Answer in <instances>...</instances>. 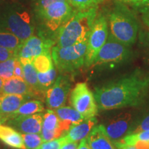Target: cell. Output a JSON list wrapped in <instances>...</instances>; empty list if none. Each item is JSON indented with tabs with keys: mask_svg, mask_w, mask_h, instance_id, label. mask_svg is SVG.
<instances>
[{
	"mask_svg": "<svg viewBox=\"0 0 149 149\" xmlns=\"http://www.w3.org/2000/svg\"><path fill=\"white\" fill-rule=\"evenodd\" d=\"M149 90V74L135 70L95 88L98 109H118L140 105Z\"/></svg>",
	"mask_w": 149,
	"mask_h": 149,
	"instance_id": "cell-1",
	"label": "cell"
},
{
	"mask_svg": "<svg viewBox=\"0 0 149 149\" xmlns=\"http://www.w3.org/2000/svg\"><path fill=\"white\" fill-rule=\"evenodd\" d=\"M97 15V7L76 10L56 32L57 46L64 47L88 42Z\"/></svg>",
	"mask_w": 149,
	"mask_h": 149,
	"instance_id": "cell-2",
	"label": "cell"
},
{
	"mask_svg": "<svg viewBox=\"0 0 149 149\" xmlns=\"http://www.w3.org/2000/svg\"><path fill=\"white\" fill-rule=\"evenodd\" d=\"M110 35L115 40L130 46L135 42L138 24L135 16L127 7L119 3L107 17Z\"/></svg>",
	"mask_w": 149,
	"mask_h": 149,
	"instance_id": "cell-3",
	"label": "cell"
},
{
	"mask_svg": "<svg viewBox=\"0 0 149 149\" xmlns=\"http://www.w3.org/2000/svg\"><path fill=\"white\" fill-rule=\"evenodd\" d=\"M76 10L66 0H35V15L53 32H57Z\"/></svg>",
	"mask_w": 149,
	"mask_h": 149,
	"instance_id": "cell-4",
	"label": "cell"
},
{
	"mask_svg": "<svg viewBox=\"0 0 149 149\" xmlns=\"http://www.w3.org/2000/svg\"><path fill=\"white\" fill-rule=\"evenodd\" d=\"M87 42L64 47L55 46L52 48V59L59 72H72L85 64Z\"/></svg>",
	"mask_w": 149,
	"mask_h": 149,
	"instance_id": "cell-5",
	"label": "cell"
},
{
	"mask_svg": "<svg viewBox=\"0 0 149 149\" xmlns=\"http://www.w3.org/2000/svg\"><path fill=\"white\" fill-rule=\"evenodd\" d=\"M3 29L12 33L24 42L33 36L35 26L31 16L26 9L13 7L6 13L1 21Z\"/></svg>",
	"mask_w": 149,
	"mask_h": 149,
	"instance_id": "cell-6",
	"label": "cell"
},
{
	"mask_svg": "<svg viewBox=\"0 0 149 149\" xmlns=\"http://www.w3.org/2000/svg\"><path fill=\"white\" fill-rule=\"evenodd\" d=\"M70 102L85 119L95 117L97 114L98 107L94 95L84 82L75 85L70 93Z\"/></svg>",
	"mask_w": 149,
	"mask_h": 149,
	"instance_id": "cell-7",
	"label": "cell"
},
{
	"mask_svg": "<svg viewBox=\"0 0 149 149\" xmlns=\"http://www.w3.org/2000/svg\"><path fill=\"white\" fill-rule=\"evenodd\" d=\"M129 46L115 40L111 35L102 46L90 67H96L122 62L130 56Z\"/></svg>",
	"mask_w": 149,
	"mask_h": 149,
	"instance_id": "cell-8",
	"label": "cell"
},
{
	"mask_svg": "<svg viewBox=\"0 0 149 149\" xmlns=\"http://www.w3.org/2000/svg\"><path fill=\"white\" fill-rule=\"evenodd\" d=\"M108 37L109 26L107 19L101 15L96 17L89 35L85 58L86 66H91L98 52L107 42Z\"/></svg>",
	"mask_w": 149,
	"mask_h": 149,
	"instance_id": "cell-9",
	"label": "cell"
},
{
	"mask_svg": "<svg viewBox=\"0 0 149 149\" xmlns=\"http://www.w3.org/2000/svg\"><path fill=\"white\" fill-rule=\"evenodd\" d=\"M54 44L55 42L53 40L46 38L41 35L40 36L33 35L23 42L17 52V57L19 59L33 61L37 56L50 53Z\"/></svg>",
	"mask_w": 149,
	"mask_h": 149,
	"instance_id": "cell-10",
	"label": "cell"
},
{
	"mask_svg": "<svg viewBox=\"0 0 149 149\" xmlns=\"http://www.w3.org/2000/svg\"><path fill=\"white\" fill-rule=\"evenodd\" d=\"M71 83L69 77L61 74L46 93V106L50 109H57L64 107L70 92Z\"/></svg>",
	"mask_w": 149,
	"mask_h": 149,
	"instance_id": "cell-11",
	"label": "cell"
},
{
	"mask_svg": "<svg viewBox=\"0 0 149 149\" xmlns=\"http://www.w3.org/2000/svg\"><path fill=\"white\" fill-rule=\"evenodd\" d=\"M104 126L113 143L120 141L129 133L133 126V115L130 113H120L110 119Z\"/></svg>",
	"mask_w": 149,
	"mask_h": 149,
	"instance_id": "cell-12",
	"label": "cell"
},
{
	"mask_svg": "<svg viewBox=\"0 0 149 149\" xmlns=\"http://www.w3.org/2000/svg\"><path fill=\"white\" fill-rule=\"evenodd\" d=\"M43 115H44L42 113L20 115L12 117L6 122L10 126V127L14 128L19 133L39 134L42 130Z\"/></svg>",
	"mask_w": 149,
	"mask_h": 149,
	"instance_id": "cell-13",
	"label": "cell"
},
{
	"mask_svg": "<svg viewBox=\"0 0 149 149\" xmlns=\"http://www.w3.org/2000/svg\"><path fill=\"white\" fill-rule=\"evenodd\" d=\"M29 97L19 95L0 93V120L5 123L8 120L22 104Z\"/></svg>",
	"mask_w": 149,
	"mask_h": 149,
	"instance_id": "cell-14",
	"label": "cell"
},
{
	"mask_svg": "<svg viewBox=\"0 0 149 149\" xmlns=\"http://www.w3.org/2000/svg\"><path fill=\"white\" fill-rule=\"evenodd\" d=\"M59 120V128L64 135L74 124L81 122L86 119L74 108L62 107L55 110Z\"/></svg>",
	"mask_w": 149,
	"mask_h": 149,
	"instance_id": "cell-15",
	"label": "cell"
},
{
	"mask_svg": "<svg viewBox=\"0 0 149 149\" xmlns=\"http://www.w3.org/2000/svg\"><path fill=\"white\" fill-rule=\"evenodd\" d=\"M1 93L19 95L37 98L34 91L26 82L23 78L15 77V76L10 77V79L3 80Z\"/></svg>",
	"mask_w": 149,
	"mask_h": 149,
	"instance_id": "cell-16",
	"label": "cell"
},
{
	"mask_svg": "<svg viewBox=\"0 0 149 149\" xmlns=\"http://www.w3.org/2000/svg\"><path fill=\"white\" fill-rule=\"evenodd\" d=\"M91 149H116L106 133L103 124L95 126L86 137Z\"/></svg>",
	"mask_w": 149,
	"mask_h": 149,
	"instance_id": "cell-17",
	"label": "cell"
},
{
	"mask_svg": "<svg viewBox=\"0 0 149 149\" xmlns=\"http://www.w3.org/2000/svg\"><path fill=\"white\" fill-rule=\"evenodd\" d=\"M97 120L95 117L86 119L77 124L72 125L65 134L67 141H79L86 138L95 126Z\"/></svg>",
	"mask_w": 149,
	"mask_h": 149,
	"instance_id": "cell-18",
	"label": "cell"
},
{
	"mask_svg": "<svg viewBox=\"0 0 149 149\" xmlns=\"http://www.w3.org/2000/svg\"><path fill=\"white\" fill-rule=\"evenodd\" d=\"M19 61L23 67L24 79L34 91L37 99L42 100L45 98L46 95L40 90L38 77H37V71L35 69L33 61L25 60V59H19Z\"/></svg>",
	"mask_w": 149,
	"mask_h": 149,
	"instance_id": "cell-19",
	"label": "cell"
},
{
	"mask_svg": "<svg viewBox=\"0 0 149 149\" xmlns=\"http://www.w3.org/2000/svg\"><path fill=\"white\" fill-rule=\"evenodd\" d=\"M0 140L16 149H26L22 135L10 126L0 125Z\"/></svg>",
	"mask_w": 149,
	"mask_h": 149,
	"instance_id": "cell-20",
	"label": "cell"
},
{
	"mask_svg": "<svg viewBox=\"0 0 149 149\" xmlns=\"http://www.w3.org/2000/svg\"><path fill=\"white\" fill-rule=\"evenodd\" d=\"M42 128L48 131L53 132L57 134L58 137L64 135L63 132L59 128V120L55 111L52 109L47 110L43 115Z\"/></svg>",
	"mask_w": 149,
	"mask_h": 149,
	"instance_id": "cell-21",
	"label": "cell"
},
{
	"mask_svg": "<svg viewBox=\"0 0 149 149\" xmlns=\"http://www.w3.org/2000/svg\"><path fill=\"white\" fill-rule=\"evenodd\" d=\"M44 110V105L40 100H31V101L25 102L15 112H14L10 118L20 115H33L35 113H41Z\"/></svg>",
	"mask_w": 149,
	"mask_h": 149,
	"instance_id": "cell-22",
	"label": "cell"
},
{
	"mask_svg": "<svg viewBox=\"0 0 149 149\" xmlns=\"http://www.w3.org/2000/svg\"><path fill=\"white\" fill-rule=\"evenodd\" d=\"M23 44L17 37L6 30L0 29V46L13 50L17 53Z\"/></svg>",
	"mask_w": 149,
	"mask_h": 149,
	"instance_id": "cell-23",
	"label": "cell"
},
{
	"mask_svg": "<svg viewBox=\"0 0 149 149\" xmlns=\"http://www.w3.org/2000/svg\"><path fill=\"white\" fill-rule=\"evenodd\" d=\"M56 75H57V72L54 66L47 72H37V77H38L40 90L45 95L48 89L55 82Z\"/></svg>",
	"mask_w": 149,
	"mask_h": 149,
	"instance_id": "cell-24",
	"label": "cell"
},
{
	"mask_svg": "<svg viewBox=\"0 0 149 149\" xmlns=\"http://www.w3.org/2000/svg\"><path fill=\"white\" fill-rule=\"evenodd\" d=\"M53 61L51 53H46L35 57L33 63L37 72H45L54 66Z\"/></svg>",
	"mask_w": 149,
	"mask_h": 149,
	"instance_id": "cell-25",
	"label": "cell"
},
{
	"mask_svg": "<svg viewBox=\"0 0 149 149\" xmlns=\"http://www.w3.org/2000/svg\"><path fill=\"white\" fill-rule=\"evenodd\" d=\"M22 137L26 149H37L43 143L42 137L39 134L22 133Z\"/></svg>",
	"mask_w": 149,
	"mask_h": 149,
	"instance_id": "cell-26",
	"label": "cell"
},
{
	"mask_svg": "<svg viewBox=\"0 0 149 149\" xmlns=\"http://www.w3.org/2000/svg\"><path fill=\"white\" fill-rule=\"evenodd\" d=\"M17 57L0 62V77L3 80L13 77V72Z\"/></svg>",
	"mask_w": 149,
	"mask_h": 149,
	"instance_id": "cell-27",
	"label": "cell"
},
{
	"mask_svg": "<svg viewBox=\"0 0 149 149\" xmlns=\"http://www.w3.org/2000/svg\"><path fill=\"white\" fill-rule=\"evenodd\" d=\"M121 141L126 144L135 146L139 141H149V130L126 135Z\"/></svg>",
	"mask_w": 149,
	"mask_h": 149,
	"instance_id": "cell-28",
	"label": "cell"
},
{
	"mask_svg": "<svg viewBox=\"0 0 149 149\" xmlns=\"http://www.w3.org/2000/svg\"><path fill=\"white\" fill-rule=\"evenodd\" d=\"M70 6L77 10H86V9L97 7V6L104 0H66Z\"/></svg>",
	"mask_w": 149,
	"mask_h": 149,
	"instance_id": "cell-29",
	"label": "cell"
},
{
	"mask_svg": "<svg viewBox=\"0 0 149 149\" xmlns=\"http://www.w3.org/2000/svg\"><path fill=\"white\" fill-rule=\"evenodd\" d=\"M66 142H67L66 136L63 135L57 139L43 142L37 149H60L62 145Z\"/></svg>",
	"mask_w": 149,
	"mask_h": 149,
	"instance_id": "cell-30",
	"label": "cell"
},
{
	"mask_svg": "<svg viewBox=\"0 0 149 149\" xmlns=\"http://www.w3.org/2000/svg\"><path fill=\"white\" fill-rule=\"evenodd\" d=\"M146 130H149V114L143 117V119H141V120L138 124L132 126L128 135L142 131H146Z\"/></svg>",
	"mask_w": 149,
	"mask_h": 149,
	"instance_id": "cell-31",
	"label": "cell"
},
{
	"mask_svg": "<svg viewBox=\"0 0 149 149\" xmlns=\"http://www.w3.org/2000/svg\"><path fill=\"white\" fill-rule=\"evenodd\" d=\"M17 53L16 51L0 46V62L6 61L11 58H14L17 57Z\"/></svg>",
	"mask_w": 149,
	"mask_h": 149,
	"instance_id": "cell-32",
	"label": "cell"
},
{
	"mask_svg": "<svg viewBox=\"0 0 149 149\" xmlns=\"http://www.w3.org/2000/svg\"><path fill=\"white\" fill-rule=\"evenodd\" d=\"M13 76L24 79V72H23V67H22V63L20 62L19 59L17 57L15 61V65Z\"/></svg>",
	"mask_w": 149,
	"mask_h": 149,
	"instance_id": "cell-33",
	"label": "cell"
},
{
	"mask_svg": "<svg viewBox=\"0 0 149 149\" xmlns=\"http://www.w3.org/2000/svg\"><path fill=\"white\" fill-rule=\"evenodd\" d=\"M135 6L137 8L140 9L141 12L145 13L149 12V0H142V1L135 3Z\"/></svg>",
	"mask_w": 149,
	"mask_h": 149,
	"instance_id": "cell-34",
	"label": "cell"
},
{
	"mask_svg": "<svg viewBox=\"0 0 149 149\" xmlns=\"http://www.w3.org/2000/svg\"><path fill=\"white\" fill-rule=\"evenodd\" d=\"M116 149H137L135 146H131V145L126 144L125 143H123L122 141H117L113 143Z\"/></svg>",
	"mask_w": 149,
	"mask_h": 149,
	"instance_id": "cell-35",
	"label": "cell"
},
{
	"mask_svg": "<svg viewBox=\"0 0 149 149\" xmlns=\"http://www.w3.org/2000/svg\"><path fill=\"white\" fill-rule=\"evenodd\" d=\"M78 146V141H67L62 145L60 149H77Z\"/></svg>",
	"mask_w": 149,
	"mask_h": 149,
	"instance_id": "cell-36",
	"label": "cell"
},
{
	"mask_svg": "<svg viewBox=\"0 0 149 149\" xmlns=\"http://www.w3.org/2000/svg\"><path fill=\"white\" fill-rule=\"evenodd\" d=\"M77 149H91L90 147H89L88 142H87L86 137L84 139H83L81 141L79 146H78Z\"/></svg>",
	"mask_w": 149,
	"mask_h": 149,
	"instance_id": "cell-37",
	"label": "cell"
},
{
	"mask_svg": "<svg viewBox=\"0 0 149 149\" xmlns=\"http://www.w3.org/2000/svg\"><path fill=\"white\" fill-rule=\"evenodd\" d=\"M118 1H122V2H125V3H137L139 1H142V0H118Z\"/></svg>",
	"mask_w": 149,
	"mask_h": 149,
	"instance_id": "cell-38",
	"label": "cell"
},
{
	"mask_svg": "<svg viewBox=\"0 0 149 149\" xmlns=\"http://www.w3.org/2000/svg\"><path fill=\"white\" fill-rule=\"evenodd\" d=\"M144 22L146 25L148 26V27L149 28V12L146 13V15L144 17Z\"/></svg>",
	"mask_w": 149,
	"mask_h": 149,
	"instance_id": "cell-39",
	"label": "cell"
},
{
	"mask_svg": "<svg viewBox=\"0 0 149 149\" xmlns=\"http://www.w3.org/2000/svg\"><path fill=\"white\" fill-rule=\"evenodd\" d=\"M3 84V79L0 77V93H1V90H2V87Z\"/></svg>",
	"mask_w": 149,
	"mask_h": 149,
	"instance_id": "cell-40",
	"label": "cell"
},
{
	"mask_svg": "<svg viewBox=\"0 0 149 149\" xmlns=\"http://www.w3.org/2000/svg\"><path fill=\"white\" fill-rule=\"evenodd\" d=\"M147 43H148V48H149V35L147 37Z\"/></svg>",
	"mask_w": 149,
	"mask_h": 149,
	"instance_id": "cell-41",
	"label": "cell"
},
{
	"mask_svg": "<svg viewBox=\"0 0 149 149\" xmlns=\"http://www.w3.org/2000/svg\"><path fill=\"white\" fill-rule=\"evenodd\" d=\"M1 124H2V122H1V120H0V125H1Z\"/></svg>",
	"mask_w": 149,
	"mask_h": 149,
	"instance_id": "cell-42",
	"label": "cell"
}]
</instances>
